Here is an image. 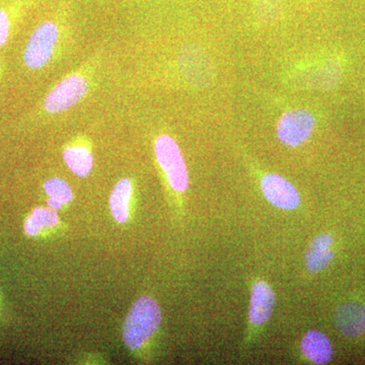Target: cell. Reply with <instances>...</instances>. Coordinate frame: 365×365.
I'll use <instances>...</instances> for the list:
<instances>
[{"instance_id":"6da1fadb","label":"cell","mask_w":365,"mask_h":365,"mask_svg":"<svg viewBox=\"0 0 365 365\" xmlns=\"http://www.w3.org/2000/svg\"><path fill=\"white\" fill-rule=\"evenodd\" d=\"M162 322V313L153 297H143L131 307L125 322L123 339L132 350L143 347L157 332Z\"/></svg>"},{"instance_id":"7a4b0ae2","label":"cell","mask_w":365,"mask_h":365,"mask_svg":"<svg viewBox=\"0 0 365 365\" xmlns=\"http://www.w3.org/2000/svg\"><path fill=\"white\" fill-rule=\"evenodd\" d=\"M155 151L170 187L177 192L186 191L189 185L188 170L176 141L165 134L158 136L155 143Z\"/></svg>"},{"instance_id":"3957f363","label":"cell","mask_w":365,"mask_h":365,"mask_svg":"<svg viewBox=\"0 0 365 365\" xmlns=\"http://www.w3.org/2000/svg\"><path fill=\"white\" fill-rule=\"evenodd\" d=\"M316 127V119L306 109H292L280 117L277 137L288 148H299L309 140Z\"/></svg>"},{"instance_id":"277c9868","label":"cell","mask_w":365,"mask_h":365,"mask_svg":"<svg viewBox=\"0 0 365 365\" xmlns=\"http://www.w3.org/2000/svg\"><path fill=\"white\" fill-rule=\"evenodd\" d=\"M58 26L52 21H44L34 31L26 44L24 60L32 69L41 68L51 58L58 41Z\"/></svg>"},{"instance_id":"5b68a950","label":"cell","mask_w":365,"mask_h":365,"mask_svg":"<svg viewBox=\"0 0 365 365\" xmlns=\"http://www.w3.org/2000/svg\"><path fill=\"white\" fill-rule=\"evenodd\" d=\"M88 88V81L83 76H67L48 93L44 102L45 109L52 114L66 111L85 97Z\"/></svg>"},{"instance_id":"8992f818","label":"cell","mask_w":365,"mask_h":365,"mask_svg":"<svg viewBox=\"0 0 365 365\" xmlns=\"http://www.w3.org/2000/svg\"><path fill=\"white\" fill-rule=\"evenodd\" d=\"M261 188L266 199L276 207L290 210L299 205L297 188L279 175L269 174L262 178Z\"/></svg>"},{"instance_id":"52a82bcc","label":"cell","mask_w":365,"mask_h":365,"mask_svg":"<svg viewBox=\"0 0 365 365\" xmlns=\"http://www.w3.org/2000/svg\"><path fill=\"white\" fill-rule=\"evenodd\" d=\"M334 319L338 330L346 337H359L365 333V304L345 302L337 307Z\"/></svg>"},{"instance_id":"ba28073f","label":"cell","mask_w":365,"mask_h":365,"mask_svg":"<svg viewBox=\"0 0 365 365\" xmlns=\"http://www.w3.org/2000/svg\"><path fill=\"white\" fill-rule=\"evenodd\" d=\"M181 66L190 81L196 85L207 86L212 81L213 71L210 60L199 48H188L182 53Z\"/></svg>"},{"instance_id":"9c48e42d","label":"cell","mask_w":365,"mask_h":365,"mask_svg":"<svg viewBox=\"0 0 365 365\" xmlns=\"http://www.w3.org/2000/svg\"><path fill=\"white\" fill-rule=\"evenodd\" d=\"M275 295L272 288L265 281H257L252 290L250 321L255 326H261L272 314Z\"/></svg>"},{"instance_id":"30bf717a","label":"cell","mask_w":365,"mask_h":365,"mask_svg":"<svg viewBox=\"0 0 365 365\" xmlns=\"http://www.w3.org/2000/svg\"><path fill=\"white\" fill-rule=\"evenodd\" d=\"M302 352L313 364H326L332 359L333 348L325 334L309 331L302 341Z\"/></svg>"},{"instance_id":"8fae6325","label":"cell","mask_w":365,"mask_h":365,"mask_svg":"<svg viewBox=\"0 0 365 365\" xmlns=\"http://www.w3.org/2000/svg\"><path fill=\"white\" fill-rule=\"evenodd\" d=\"M132 194V184L128 179H122L113 189L110 206L112 215L118 222L124 223L129 217V202Z\"/></svg>"},{"instance_id":"7c38bea8","label":"cell","mask_w":365,"mask_h":365,"mask_svg":"<svg viewBox=\"0 0 365 365\" xmlns=\"http://www.w3.org/2000/svg\"><path fill=\"white\" fill-rule=\"evenodd\" d=\"M59 222L58 215L52 208L38 207L34 209L25 222L26 234L35 237L43 232L56 227Z\"/></svg>"},{"instance_id":"4fadbf2b","label":"cell","mask_w":365,"mask_h":365,"mask_svg":"<svg viewBox=\"0 0 365 365\" xmlns=\"http://www.w3.org/2000/svg\"><path fill=\"white\" fill-rule=\"evenodd\" d=\"M64 162L69 169L78 177H86L93 169V155L88 148L72 146L63 153Z\"/></svg>"},{"instance_id":"5bb4252c","label":"cell","mask_w":365,"mask_h":365,"mask_svg":"<svg viewBox=\"0 0 365 365\" xmlns=\"http://www.w3.org/2000/svg\"><path fill=\"white\" fill-rule=\"evenodd\" d=\"M334 251L331 249L321 248V247L311 245L306 255V265L309 272H319L328 267L329 264L333 261Z\"/></svg>"},{"instance_id":"9a60e30c","label":"cell","mask_w":365,"mask_h":365,"mask_svg":"<svg viewBox=\"0 0 365 365\" xmlns=\"http://www.w3.org/2000/svg\"><path fill=\"white\" fill-rule=\"evenodd\" d=\"M44 190L49 198L56 199L63 204L72 200V191L69 185L60 178H52L44 184Z\"/></svg>"},{"instance_id":"2e32d148","label":"cell","mask_w":365,"mask_h":365,"mask_svg":"<svg viewBox=\"0 0 365 365\" xmlns=\"http://www.w3.org/2000/svg\"><path fill=\"white\" fill-rule=\"evenodd\" d=\"M283 0H255V11L259 20L270 21L279 14Z\"/></svg>"},{"instance_id":"e0dca14e","label":"cell","mask_w":365,"mask_h":365,"mask_svg":"<svg viewBox=\"0 0 365 365\" xmlns=\"http://www.w3.org/2000/svg\"><path fill=\"white\" fill-rule=\"evenodd\" d=\"M9 20L6 11L0 9V47L4 45L9 38Z\"/></svg>"},{"instance_id":"ac0fdd59","label":"cell","mask_w":365,"mask_h":365,"mask_svg":"<svg viewBox=\"0 0 365 365\" xmlns=\"http://www.w3.org/2000/svg\"><path fill=\"white\" fill-rule=\"evenodd\" d=\"M47 203L48 206H49L50 208L54 209V210L61 208L62 205H63V203L60 202V201L53 198L48 199Z\"/></svg>"}]
</instances>
